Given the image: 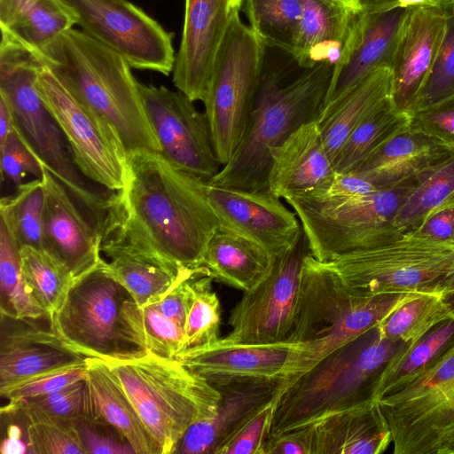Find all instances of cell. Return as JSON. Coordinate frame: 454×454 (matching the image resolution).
Listing matches in <instances>:
<instances>
[{
    "instance_id": "cell-33",
    "label": "cell",
    "mask_w": 454,
    "mask_h": 454,
    "mask_svg": "<svg viewBox=\"0 0 454 454\" xmlns=\"http://www.w3.org/2000/svg\"><path fill=\"white\" fill-rule=\"evenodd\" d=\"M454 348V318L442 320L408 348L387 372L380 386L377 401L394 395L416 382L437 366Z\"/></svg>"
},
{
    "instance_id": "cell-5",
    "label": "cell",
    "mask_w": 454,
    "mask_h": 454,
    "mask_svg": "<svg viewBox=\"0 0 454 454\" xmlns=\"http://www.w3.org/2000/svg\"><path fill=\"white\" fill-rule=\"evenodd\" d=\"M333 65L322 62L285 81L263 73L244 138L211 184L243 190H265L270 150L301 125L317 120L331 82Z\"/></svg>"
},
{
    "instance_id": "cell-60",
    "label": "cell",
    "mask_w": 454,
    "mask_h": 454,
    "mask_svg": "<svg viewBox=\"0 0 454 454\" xmlns=\"http://www.w3.org/2000/svg\"><path fill=\"white\" fill-rule=\"evenodd\" d=\"M344 9L356 10L361 7L359 0H325Z\"/></svg>"
},
{
    "instance_id": "cell-34",
    "label": "cell",
    "mask_w": 454,
    "mask_h": 454,
    "mask_svg": "<svg viewBox=\"0 0 454 454\" xmlns=\"http://www.w3.org/2000/svg\"><path fill=\"white\" fill-rule=\"evenodd\" d=\"M109 258L106 268L126 286L140 308L158 302L202 267L177 271L139 255L119 254Z\"/></svg>"
},
{
    "instance_id": "cell-61",
    "label": "cell",
    "mask_w": 454,
    "mask_h": 454,
    "mask_svg": "<svg viewBox=\"0 0 454 454\" xmlns=\"http://www.w3.org/2000/svg\"><path fill=\"white\" fill-rule=\"evenodd\" d=\"M443 454H454V436L451 438L450 442L447 445L446 449L443 451Z\"/></svg>"
},
{
    "instance_id": "cell-9",
    "label": "cell",
    "mask_w": 454,
    "mask_h": 454,
    "mask_svg": "<svg viewBox=\"0 0 454 454\" xmlns=\"http://www.w3.org/2000/svg\"><path fill=\"white\" fill-rule=\"evenodd\" d=\"M432 172L346 200L291 197L285 200L301 222L309 253L329 262L402 237L393 226L395 218L409 195Z\"/></svg>"
},
{
    "instance_id": "cell-32",
    "label": "cell",
    "mask_w": 454,
    "mask_h": 454,
    "mask_svg": "<svg viewBox=\"0 0 454 454\" xmlns=\"http://www.w3.org/2000/svg\"><path fill=\"white\" fill-rule=\"evenodd\" d=\"M76 20L60 0H0L1 34L40 52Z\"/></svg>"
},
{
    "instance_id": "cell-17",
    "label": "cell",
    "mask_w": 454,
    "mask_h": 454,
    "mask_svg": "<svg viewBox=\"0 0 454 454\" xmlns=\"http://www.w3.org/2000/svg\"><path fill=\"white\" fill-rule=\"evenodd\" d=\"M359 1L362 7L352 21L333 67L323 107L337 100L373 70L391 67L407 7L399 0Z\"/></svg>"
},
{
    "instance_id": "cell-39",
    "label": "cell",
    "mask_w": 454,
    "mask_h": 454,
    "mask_svg": "<svg viewBox=\"0 0 454 454\" xmlns=\"http://www.w3.org/2000/svg\"><path fill=\"white\" fill-rule=\"evenodd\" d=\"M45 192L42 178L22 184L13 196L0 201V220L7 226L19 247L43 250V230Z\"/></svg>"
},
{
    "instance_id": "cell-41",
    "label": "cell",
    "mask_w": 454,
    "mask_h": 454,
    "mask_svg": "<svg viewBox=\"0 0 454 454\" xmlns=\"http://www.w3.org/2000/svg\"><path fill=\"white\" fill-rule=\"evenodd\" d=\"M450 317L440 294L418 293L389 313L379 325L389 340L415 342L431 327Z\"/></svg>"
},
{
    "instance_id": "cell-13",
    "label": "cell",
    "mask_w": 454,
    "mask_h": 454,
    "mask_svg": "<svg viewBox=\"0 0 454 454\" xmlns=\"http://www.w3.org/2000/svg\"><path fill=\"white\" fill-rule=\"evenodd\" d=\"M378 401L395 454H443L454 436V348L427 375Z\"/></svg>"
},
{
    "instance_id": "cell-42",
    "label": "cell",
    "mask_w": 454,
    "mask_h": 454,
    "mask_svg": "<svg viewBox=\"0 0 454 454\" xmlns=\"http://www.w3.org/2000/svg\"><path fill=\"white\" fill-rule=\"evenodd\" d=\"M454 202V159L446 162L409 195L396 215L393 226L401 234L415 230L434 210Z\"/></svg>"
},
{
    "instance_id": "cell-50",
    "label": "cell",
    "mask_w": 454,
    "mask_h": 454,
    "mask_svg": "<svg viewBox=\"0 0 454 454\" xmlns=\"http://www.w3.org/2000/svg\"><path fill=\"white\" fill-rule=\"evenodd\" d=\"M410 115L411 128L435 138L454 151V95Z\"/></svg>"
},
{
    "instance_id": "cell-14",
    "label": "cell",
    "mask_w": 454,
    "mask_h": 454,
    "mask_svg": "<svg viewBox=\"0 0 454 454\" xmlns=\"http://www.w3.org/2000/svg\"><path fill=\"white\" fill-rule=\"evenodd\" d=\"M90 37L131 67L169 75L176 54L173 34L128 0H60Z\"/></svg>"
},
{
    "instance_id": "cell-18",
    "label": "cell",
    "mask_w": 454,
    "mask_h": 454,
    "mask_svg": "<svg viewBox=\"0 0 454 454\" xmlns=\"http://www.w3.org/2000/svg\"><path fill=\"white\" fill-rule=\"evenodd\" d=\"M45 192L43 250L63 263L74 282L103 260V221L43 166Z\"/></svg>"
},
{
    "instance_id": "cell-38",
    "label": "cell",
    "mask_w": 454,
    "mask_h": 454,
    "mask_svg": "<svg viewBox=\"0 0 454 454\" xmlns=\"http://www.w3.org/2000/svg\"><path fill=\"white\" fill-rule=\"evenodd\" d=\"M0 312L12 317H46L24 277L20 247L0 220Z\"/></svg>"
},
{
    "instance_id": "cell-43",
    "label": "cell",
    "mask_w": 454,
    "mask_h": 454,
    "mask_svg": "<svg viewBox=\"0 0 454 454\" xmlns=\"http://www.w3.org/2000/svg\"><path fill=\"white\" fill-rule=\"evenodd\" d=\"M454 95V5L448 8L444 35L436 58L409 114Z\"/></svg>"
},
{
    "instance_id": "cell-7",
    "label": "cell",
    "mask_w": 454,
    "mask_h": 454,
    "mask_svg": "<svg viewBox=\"0 0 454 454\" xmlns=\"http://www.w3.org/2000/svg\"><path fill=\"white\" fill-rule=\"evenodd\" d=\"M1 35L0 96L10 108L14 129L40 163L105 223L113 192L81 173L62 131L42 101L36 89L43 64L39 53Z\"/></svg>"
},
{
    "instance_id": "cell-35",
    "label": "cell",
    "mask_w": 454,
    "mask_h": 454,
    "mask_svg": "<svg viewBox=\"0 0 454 454\" xmlns=\"http://www.w3.org/2000/svg\"><path fill=\"white\" fill-rule=\"evenodd\" d=\"M408 113L398 111L391 99H385L350 133L333 161L336 173L353 171L382 144L405 129Z\"/></svg>"
},
{
    "instance_id": "cell-47",
    "label": "cell",
    "mask_w": 454,
    "mask_h": 454,
    "mask_svg": "<svg viewBox=\"0 0 454 454\" xmlns=\"http://www.w3.org/2000/svg\"><path fill=\"white\" fill-rule=\"evenodd\" d=\"M24 402L33 403L49 413L67 420L89 416L90 411L87 379Z\"/></svg>"
},
{
    "instance_id": "cell-59",
    "label": "cell",
    "mask_w": 454,
    "mask_h": 454,
    "mask_svg": "<svg viewBox=\"0 0 454 454\" xmlns=\"http://www.w3.org/2000/svg\"><path fill=\"white\" fill-rule=\"evenodd\" d=\"M399 2L404 7L411 5H434L449 8L454 5V0H399Z\"/></svg>"
},
{
    "instance_id": "cell-54",
    "label": "cell",
    "mask_w": 454,
    "mask_h": 454,
    "mask_svg": "<svg viewBox=\"0 0 454 454\" xmlns=\"http://www.w3.org/2000/svg\"><path fill=\"white\" fill-rule=\"evenodd\" d=\"M378 190L370 181L354 173H336L332 182L319 192L306 199L317 200H346ZM301 198V197H298Z\"/></svg>"
},
{
    "instance_id": "cell-45",
    "label": "cell",
    "mask_w": 454,
    "mask_h": 454,
    "mask_svg": "<svg viewBox=\"0 0 454 454\" xmlns=\"http://www.w3.org/2000/svg\"><path fill=\"white\" fill-rule=\"evenodd\" d=\"M140 309L148 351L160 357L176 359L184 348V330L153 304Z\"/></svg>"
},
{
    "instance_id": "cell-40",
    "label": "cell",
    "mask_w": 454,
    "mask_h": 454,
    "mask_svg": "<svg viewBox=\"0 0 454 454\" xmlns=\"http://www.w3.org/2000/svg\"><path fill=\"white\" fill-rule=\"evenodd\" d=\"M248 25L267 47L289 53L301 12V0H244Z\"/></svg>"
},
{
    "instance_id": "cell-27",
    "label": "cell",
    "mask_w": 454,
    "mask_h": 454,
    "mask_svg": "<svg viewBox=\"0 0 454 454\" xmlns=\"http://www.w3.org/2000/svg\"><path fill=\"white\" fill-rule=\"evenodd\" d=\"M314 427V454H380L392 434L379 401L331 415Z\"/></svg>"
},
{
    "instance_id": "cell-57",
    "label": "cell",
    "mask_w": 454,
    "mask_h": 454,
    "mask_svg": "<svg viewBox=\"0 0 454 454\" xmlns=\"http://www.w3.org/2000/svg\"><path fill=\"white\" fill-rule=\"evenodd\" d=\"M13 129L12 114L4 98L0 96V145Z\"/></svg>"
},
{
    "instance_id": "cell-11",
    "label": "cell",
    "mask_w": 454,
    "mask_h": 454,
    "mask_svg": "<svg viewBox=\"0 0 454 454\" xmlns=\"http://www.w3.org/2000/svg\"><path fill=\"white\" fill-rule=\"evenodd\" d=\"M326 263L357 294H440L454 273V247L403 235Z\"/></svg>"
},
{
    "instance_id": "cell-20",
    "label": "cell",
    "mask_w": 454,
    "mask_h": 454,
    "mask_svg": "<svg viewBox=\"0 0 454 454\" xmlns=\"http://www.w3.org/2000/svg\"><path fill=\"white\" fill-rule=\"evenodd\" d=\"M244 0H184L179 50L173 83L191 100L205 98L218 49L233 15Z\"/></svg>"
},
{
    "instance_id": "cell-51",
    "label": "cell",
    "mask_w": 454,
    "mask_h": 454,
    "mask_svg": "<svg viewBox=\"0 0 454 454\" xmlns=\"http://www.w3.org/2000/svg\"><path fill=\"white\" fill-rule=\"evenodd\" d=\"M71 421L88 453H135L128 442L108 423L88 416Z\"/></svg>"
},
{
    "instance_id": "cell-22",
    "label": "cell",
    "mask_w": 454,
    "mask_h": 454,
    "mask_svg": "<svg viewBox=\"0 0 454 454\" xmlns=\"http://www.w3.org/2000/svg\"><path fill=\"white\" fill-rule=\"evenodd\" d=\"M34 318L1 314L0 392L35 376L86 363Z\"/></svg>"
},
{
    "instance_id": "cell-15",
    "label": "cell",
    "mask_w": 454,
    "mask_h": 454,
    "mask_svg": "<svg viewBox=\"0 0 454 454\" xmlns=\"http://www.w3.org/2000/svg\"><path fill=\"white\" fill-rule=\"evenodd\" d=\"M309 252L302 234L287 251L272 256L264 276L244 292L229 317L231 331L223 339L235 343L284 341L296 310L304 256Z\"/></svg>"
},
{
    "instance_id": "cell-23",
    "label": "cell",
    "mask_w": 454,
    "mask_h": 454,
    "mask_svg": "<svg viewBox=\"0 0 454 454\" xmlns=\"http://www.w3.org/2000/svg\"><path fill=\"white\" fill-rule=\"evenodd\" d=\"M292 345L235 343L219 338L181 352L178 360L215 388L247 380H281Z\"/></svg>"
},
{
    "instance_id": "cell-10",
    "label": "cell",
    "mask_w": 454,
    "mask_h": 454,
    "mask_svg": "<svg viewBox=\"0 0 454 454\" xmlns=\"http://www.w3.org/2000/svg\"><path fill=\"white\" fill-rule=\"evenodd\" d=\"M239 12L233 15L218 49L203 100L222 166L244 138L264 73L267 46Z\"/></svg>"
},
{
    "instance_id": "cell-44",
    "label": "cell",
    "mask_w": 454,
    "mask_h": 454,
    "mask_svg": "<svg viewBox=\"0 0 454 454\" xmlns=\"http://www.w3.org/2000/svg\"><path fill=\"white\" fill-rule=\"evenodd\" d=\"M213 278L202 277L184 325V348L187 350L210 344L219 337L221 304L211 290Z\"/></svg>"
},
{
    "instance_id": "cell-24",
    "label": "cell",
    "mask_w": 454,
    "mask_h": 454,
    "mask_svg": "<svg viewBox=\"0 0 454 454\" xmlns=\"http://www.w3.org/2000/svg\"><path fill=\"white\" fill-rule=\"evenodd\" d=\"M334 175L317 120L301 125L270 150L268 188L280 199L314 195L324 190Z\"/></svg>"
},
{
    "instance_id": "cell-1",
    "label": "cell",
    "mask_w": 454,
    "mask_h": 454,
    "mask_svg": "<svg viewBox=\"0 0 454 454\" xmlns=\"http://www.w3.org/2000/svg\"><path fill=\"white\" fill-rule=\"evenodd\" d=\"M206 184L159 153L129 154L125 184L110 197L101 252L140 255L175 270L202 266L219 225Z\"/></svg>"
},
{
    "instance_id": "cell-46",
    "label": "cell",
    "mask_w": 454,
    "mask_h": 454,
    "mask_svg": "<svg viewBox=\"0 0 454 454\" xmlns=\"http://www.w3.org/2000/svg\"><path fill=\"white\" fill-rule=\"evenodd\" d=\"M87 364H82L48 373L40 374L0 392L9 403L41 396L65 387L76 381L86 380Z\"/></svg>"
},
{
    "instance_id": "cell-53",
    "label": "cell",
    "mask_w": 454,
    "mask_h": 454,
    "mask_svg": "<svg viewBox=\"0 0 454 454\" xmlns=\"http://www.w3.org/2000/svg\"><path fill=\"white\" fill-rule=\"evenodd\" d=\"M404 235L454 247V202L434 210L415 230Z\"/></svg>"
},
{
    "instance_id": "cell-2",
    "label": "cell",
    "mask_w": 454,
    "mask_h": 454,
    "mask_svg": "<svg viewBox=\"0 0 454 454\" xmlns=\"http://www.w3.org/2000/svg\"><path fill=\"white\" fill-rule=\"evenodd\" d=\"M412 343L387 339L376 325L335 349L277 393L270 436L377 400L383 378Z\"/></svg>"
},
{
    "instance_id": "cell-3",
    "label": "cell",
    "mask_w": 454,
    "mask_h": 454,
    "mask_svg": "<svg viewBox=\"0 0 454 454\" xmlns=\"http://www.w3.org/2000/svg\"><path fill=\"white\" fill-rule=\"evenodd\" d=\"M418 293L361 295L326 263L304 256L294 318L285 340L292 345L278 392L324 357L369 329Z\"/></svg>"
},
{
    "instance_id": "cell-8",
    "label": "cell",
    "mask_w": 454,
    "mask_h": 454,
    "mask_svg": "<svg viewBox=\"0 0 454 454\" xmlns=\"http://www.w3.org/2000/svg\"><path fill=\"white\" fill-rule=\"evenodd\" d=\"M105 363L158 442L161 454H173L186 430L215 412L221 396L217 388L176 359L148 352L137 358Z\"/></svg>"
},
{
    "instance_id": "cell-56",
    "label": "cell",
    "mask_w": 454,
    "mask_h": 454,
    "mask_svg": "<svg viewBox=\"0 0 454 454\" xmlns=\"http://www.w3.org/2000/svg\"><path fill=\"white\" fill-rule=\"evenodd\" d=\"M6 417L5 434L1 442L2 454H32L23 418L18 409L3 410Z\"/></svg>"
},
{
    "instance_id": "cell-28",
    "label": "cell",
    "mask_w": 454,
    "mask_h": 454,
    "mask_svg": "<svg viewBox=\"0 0 454 454\" xmlns=\"http://www.w3.org/2000/svg\"><path fill=\"white\" fill-rule=\"evenodd\" d=\"M301 17L289 54L303 69L322 62L334 66L361 8L344 9L325 0H301Z\"/></svg>"
},
{
    "instance_id": "cell-26",
    "label": "cell",
    "mask_w": 454,
    "mask_h": 454,
    "mask_svg": "<svg viewBox=\"0 0 454 454\" xmlns=\"http://www.w3.org/2000/svg\"><path fill=\"white\" fill-rule=\"evenodd\" d=\"M452 159L454 151L408 125L377 148L351 173L367 179L376 188L383 189L432 172Z\"/></svg>"
},
{
    "instance_id": "cell-36",
    "label": "cell",
    "mask_w": 454,
    "mask_h": 454,
    "mask_svg": "<svg viewBox=\"0 0 454 454\" xmlns=\"http://www.w3.org/2000/svg\"><path fill=\"white\" fill-rule=\"evenodd\" d=\"M3 410L18 409L23 418L32 454H87L80 434L71 420L20 401Z\"/></svg>"
},
{
    "instance_id": "cell-25",
    "label": "cell",
    "mask_w": 454,
    "mask_h": 454,
    "mask_svg": "<svg viewBox=\"0 0 454 454\" xmlns=\"http://www.w3.org/2000/svg\"><path fill=\"white\" fill-rule=\"evenodd\" d=\"M280 380H254L217 387L215 412L193 423L173 454H217L227 440L254 415L272 403Z\"/></svg>"
},
{
    "instance_id": "cell-49",
    "label": "cell",
    "mask_w": 454,
    "mask_h": 454,
    "mask_svg": "<svg viewBox=\"0 0 454 454\" xmlns=\"http://www.w3.org/2000/svg\"><path fill=\"white\" fill-rule=\"evenodd\" d=\"M1 172L18 187L27 174L42 178L43 165L21 140L14 128L0 145Z\"/></svg>"
},
{
    "instance_id": "cell-4",
    "label": "cell",
    "mask_w": 454,
    "mask_h": 454,
    "mask_svg": "<svg viewBox=\"0 0 454 454\" xmlns=\"http://www.w3.org/2000/svg\"><path fill=\"white\" fill-rule=\"evenodd\" d=\"M38 53L74 97L113 126L128 155L160 153L144 107L140 82L121 55L74 28Z\"/></svg>"
},
{
    "instance_id": "cell-58",
    "label": "cell",
    "mask_w": 454,
    "mask_h": 454,
    "mask_svg": "<svg viewBox=\"0 0 454 454\" xmlns=\"http://www.w3.org/2000/svg\"><path fill=\"white\" fill-rule=\"evenodd\" d=\"M441 300L450 317L454 318V273L440 294Z\"/></svg>"
},
{
    "instance_id": "cell-12",
    "label": "cell",
    "mask_w": 454,
    "mask_h": 454,
    "mask_svg": "<svg viewBox=\"0 0 454 454\" xmlns=\"http://www.w3.org/2000/svg\"><path fill=\"white\" fill-rule=\"evenodd\" d=\"M36 89L81 173L108 191L121 190L127 177L128 153L113 126L74 97L44 64L37 74Z\"/></svg>"
},
{
    "instance_id": "cell-31",
    "label": "cell",
    "mask_w": 454,
    "mask_h": 454,
    "mask_svg": "<svg viewBox=\"0 0 454 454\" xmlns=\"http://www.w3.org/2000/svg\"><path fill=\"white\" fill-rule=\"evenodd\" d=\"M271 259L258 243L218 225L207 244L202 266L213 279L245 292L264 276Z\"/></svg>"
},
{
    "instance_id": "cell-37",
    "label": "cell",
    "mask_w": 454,
    "mask_h": 454,
    "mask_svg": "<svg viewBox=\"0 0 454 454\" xmlns=\"http://www.w3.org/2000/svg\"><path fill=\"white\" fill-rule=\"evenodd\" d=\"M20 254L26 281L49 320L63 305L74 279L63 263L44 250L25 246Z\"/></svg>"
},
{
    "instance_id": "cell-55",
    "label": "cell",
    "mask_w": 454,
    "mask_h": 454,
    "mask_svg": "<svg viewBox=\"0 0 454 454\" xmlns=\"http://www.w3.org/2000/svg\"><path fill=\"white\" fill-rule=\"evenodd\" d=\"M264 454H314L313 426L270 436Z\"/></svg>"
},
{
    "instance_id": "cell-29",
    "label": "cell",
    "mask_w": 454,
    "mask_h": 454,
    "mask_svg": "<svg viewBox=\"0 0 454 454\" xmlns=\"http://www.w3.org/2000/svg\"><path fill=\"white\" fill-rule=\"evenodd\" d=\"M87 383L90 398L88 417L111 425L137 454H161L133 403L104 360L87 357Z\"/></svg>"
},
{
    "instance_id": "cell-19",
    "label": "cell",
    "mask_w": 454,
    "mask_h": 454,
    "mask_svg": "<svg viewBox=\"0 0 454 454\" xmlns=\"http://www.w3.org/2000/svg\"><path fill=\"white\" fill-rule=\"evenodd\" d=\"M206 195L219 225L254 240L271 256L290 249L302 234L296 213L269 189L243 190L207 182Z\"/></svg>"
},
{
    "instance_id": "cell-48",
    "label": "cell",
    "mask_w": 454,
    "mask_h": 454,
    "mask_svg": "<svg viewBox=\"0 0 454 454\" xmlns=\"http://www.w3.org/2000/svg\"><path fill=\"white\" fill-rule=\"evenodd\" d=\"M272 403L267 405L240 427L219 449L217 454H264L270 436Z\"/></svg>"
},
{
    "instance_id": "cell-16",
    "label": "cell",
    "mask_w": 454,
    "mask_h": 454,
    "mask_svg": "<svg viewBox=\"0 0 454 454\" xmlns=\"http://www.w3.org/2000/svg\"><path fill=\"white\" fill-rule=\"evenodd\" d=\"M144 107L160 145L175 168L210 181L222 168L207 115L184 93L165 86L139 84Z\"/></svg>"
},
{
    "instance_id": "cell-52",
    "label": "cell",
    "mask_w": 454,
    "mask_h": 454,
    "mask_svg": "<svg viewBox=\"0 0 454 454\" xmlns=\"http://www.w3.org/2000/svg\"><path fill=\"white\" fill-rule=\"evenodd\" d=\"M206 274L209 275V272L206 267L202 266L194 274L179 282L160 301L153 305L165 317L176 322L184 330L188 313L202 277Z\"/></svg>"
},
{
    "instance_id": "cell-6",
    "label": "cell",
    "mask_w": 454,
    "mask_h": 454,
    "mask_svg": "<svg viewBox=\"0 0 454 454\" xmlns=\"http://www.w3.org/2000/svg\"><path fill=\"white\" fill-rule=\"evenodd\" d=\"M48 321L66 346L86 357L126 360L149 352L140 307L104 259L74 283L59 310Z\"/></svg>"
},
{
    "instance_id": "cell-30",
    "label": "cell",
    "mask_w": 454,
    "mask_h": 454,
    "mask_svg": "<svg viewBox=\"0 0 454 454\" xmlns=\"http://www.w3.org/2000/svg\"><path fill=\"white\" fill-rule=\"evenodd\" d=\"M392 74L380 67L322 108L317 120L325 151L333 162L353 129L391 97Z\"/></svg>"
},
{
    "instance_id": "cell-21",
    "label": "cell",
    "mask_w": 454,
    "mask_h": 454,
    "mask_svg": "<svg viewBox=\"0 0 454 454\" xmlns=\"http://www.w3.org/2000/svg\"><path fill=\"white\" fill-rule=\"evenodd\" d=\"M448 8L407 6L392 65L391 99L395 107L408 113L428 75L442 43Z\"/></svg>"
}]
</instances>
